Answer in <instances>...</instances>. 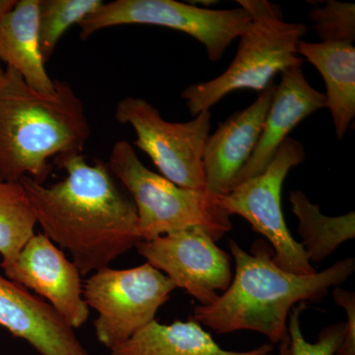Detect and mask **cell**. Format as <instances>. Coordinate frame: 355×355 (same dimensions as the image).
Segmentation results:
<instances>
[{"instance_id": "cell-1", "label": "cell", "mask_w": 355, "mask_h": 355, "mask_svg": "<svg viewBox=\"0 0 355 355\" xmlns=\"http://www.w3.org/2000/svg\"><path fill=\"white\" fill-rule=\"evenodd\" d=\"M55 162L67 171L62 181L50 187L29 176L19 181L37 223L69 252L81 275L108 268L141 241L135 203L119 188L108 163L96 159L88 164L83 153L62 154Z\"/></svg>"}, {"instance_id": "cell-2", "label": "cell", "mask_w": 355, "mask_h": 355, "mask_svg": "<svg viewBox=\"0 0 355 355\" xmlns=\"http://www.w3.org/2000/svg\"><path fill=\"white\" fill-rule=\"evenodd\" d=\"M229 247L235 261L232 282L214 303L197 306L193 319L217 334L256 331L272 345L288 338L287 322L294 306L320 300L355 270V260L349 258L323 272L296 275L273 263L272 248L263 240L254 243L251 254L233 240Z\"/></svg>"}, {"instance_id": "cell-3", "label": "cell", "mask_w": 355, "mask_h": 355, "mask_svg": "<svg viewBox=\"0 0 355 355\" xmlns=\"http://www.w3.org/2000/svg\"><path fill=\"white\" fill-rule=\"evenodd\" d=\"M51 94L30 87L6 67L0 78V178L24 176L43 184L51 172L49 159L83 153L90 125L80 98L65 81L55 80Z\"/></svg>"}, {"instance_id": "cell-4", "label": "cell", "mask_w": 355, "mask_h": 355, "mask_svg": "<svg viewBox=\"0 0 355 355\" xmlns=\"http://www.w3.org/2000/svg\"><path fill=\"white\" fill-rule=\"evenodd\" d=\"M237 2L251 16V25L240 37L235 58L223 73L205 83L191 84L182 92L193 116L210 111L235 91L251 89L263 92L277 73L303 64L297 46L307 33V26L287 22L280 7L268 0Z\"/></svg>"}, {"instance_id": "cell-5", "label": "cell", "mask_w": 355, "mask_h": 355, "mask_svg": "<svg viewBox=\"0 0 355 355\" xmlns=\"http://www.w3.org/2000/svg\"><path fill=\"white\" fill-rule=\"evenodd\" d=\"M108 165L132 196L144 241L190 227L205 229L218 241L232 228L230 216L207 191L181 188L151 171L125 140L114 144Z\"/></svg>"}, {"instance_id": "cell-6", "label": "cell", "mask_w": 355, "mask_h": 355, "mask_svg": "<svg viewBox=\"0 0 355 355\" xmlns=\"http://www.w3.org/2000/svg\"><path fill=\"white\" fill-rule=\"evenodd\" d=\"M174 289L171 280L147 261L127 270H97L83 286L86 304L98 313L96 338L109 350L123 345L155 320Z\"/></svg>"}, {"instance_id": "cell-7", "label": "cell", "mask_w": 355, "mask_h": 355, "mask_svg": "<svg viewBox=\"0 0 355 355\" xmlns=\"http://www.w3.org/2000/svg\"><path fill=\"white\" fill-rule=\"evenodd\" d=\"M302 144L288 137L280 146L270 164L259 176L247 180L217 198L216 205L229 216L236 214L251 224L272 244L273 263L296 275L316 273L300 243L292 237L284 220L282 190L292 168L304 162Z\"/></svg>"}, {"instance_id": "cell-8", "label": "cell", "mask_w": 355, "mask_h": 355, "mask_svg": "<svg viewBox=\"0 0 355 355\" xmlns=\"http://www.w3.org/2000/svg\"><path fill=\"white\" fill-rule=\"evenodd\" d=\"M251 22V16L242 7L212 10L175 0H116L103 3L78 26L83 40L119 25L169 28L198 40L209 60L218 62Z\"/></svg>"}, {"instance_id": "cell-9", "label": "cell", "mask_w": 355, "mask_h": 355, "mask_svg": "<svg viewBox=\"0 0 355 355\" xmlns=\"http://www.w3.org/2000/svg\"><path fill=\"white\" fill-rule=\"evenodd\" d=\"M116 121L135 130V146L150 157L162 176L181 188L205 191L203 153L211 128V113L193 120H164L146 99L127 97L116 105Z\"/></svg>"}, {"instance_id": "cell-10", "label": "cell", "mask_w": 355, "mask_h": 355, "mask_svg": "<svg viewBox=\"0 0 355 355\" xmlns=\"http://www.w3.org/2000/svg\"><path fill=\"white\" fill-rule=\"evenodd\" d=\"M147 263L202 305L214 303L233 279L230 256L205 229L190 227L135 245Z\"/></svg>"}, {"instance_id": "cell-11", "label": "cell", "mask_w": 355, "mask_h": 355, "mask_svg": "<svg viewBox=\"0 0 355 355\" xmlns=\"http://www.w3.org/2000/svg\"><path fill=\"white\" fill-rule=\"evenodd\" d=\"M3 272L7 279L48 300L73 330L87 322L90 312L83 298L81 273L46 235L35 234Z\"/></svg>"}, {"instance_id": "cell-12", "label": "cell", "mask_w": 355, "mask_h": 355, "mask_svg": "<svg viewBox=\"0 0 355 355\" xmlns=\"http://www.w3.org/2000/svg\"><path fill=\"white\" fill-rule=\"evenodd\" d=\"M275 84L268 86L258 99L235 113L209 135L203 153L205 191L214 198L226 195L236 177L247 164L263 132Z\"/></svg>"}, {"instance_id": "cell-13", "label": "cell", "mask_w": 355, "mask_h": 355, "mask_svg": "<svg viewBox=\"0 0 355 355\" xmlns=\"http://www.w3.org/2000/svg\"><path fill=\"white\" fill-rule=\"evenodd\" d=\"M0 326L40 355H90L73 329L46 301L1 275Z\"/></svg>"}, {"instance_id": "cell-14", "label": "cell", "mask_w": 355, "mask_h": 355, "mask_svg": "<svg viewBox=\"0 0 355 355\" xmlns=\"http://www.w3.org/2000/svg\"><path fill=\"white\" fill-rule=\"evenodd\" d=\"M324 93L310 85L302 64L284 70L280 83L275 86L253 155L236 177L232 189L265 172L291 130L310 114L324 108Z\"/></svg>"}, {"instance_id": "cell-15", "label": "cell", "mask_w": 355, "mask_h": 355, "mask_svg": "<svg viewBox=\"0 0 355 355\" xmlns=\"http://www.w3.org/2000/svg\"><path fill=\"white\" fill-rule=\"evenodd\" d=\"M40 0H19L0 16V60L43 94L55 91L39 44Z\"/></svg>"}, {"instance_id": "cell-16", "label": "cell", "mask_w": 355, "mask_h": 355, "mask_svg": "<svg viewBox=\"0 0 355 355\" xmlns=\"http://www.w3.org/2000/svg\"><path fill=\"white\" fill-rule=\"evenodd\" d=\"M297 53L323 76L326 85L324 108L330 111L336 137L343 139L355 116L354 44L300 41Z\"/></svg>"}, {"instance_id": "cell-17", "label": "cell", "mask_w": 355, "mask_h": 355, "mask_svg": "<svg viewBox=\"0 0 355 355\" xmlns=\"http://www.w3.org/2000/svg\"><path fill=\"white\" fill-rule=\"evenodd\" d=\"M272 343L246 352L222 349L195 320L170 324L156 320L107 355H270Z\"/></svg>"}, {"instance_id": "cell-18", "label": "cell", "mask_w": 355, "mask_h": 355, "mask_svg": "<svg viewBox=\"0 0 355 355\" xmlns=\"http://www.w3.org/2000/svg\"><path fill=\"white\" fill-rule=\"evenodd\" d=\"M292 211L299 220L298 233L308 261H323L343 243L355 237V214L326 216L319 205L310 202L304 193L291 191L289 196Z\"/></svg>"}, {"instance_id": "cell-19", "label": "cell", "mask_w": 355, "mask_h": 355, "mask_svg": "<svg viewBox=\"0 0 355 355\" xmlns=\"http://www.w3.org/2000/svg\"><path fill=\"white\" fill-rule=\"evenodd\" d=\"M37 219L20 182L0 181V254L2 270L12 266L35 236Z\"/></svg>"}, {"instance_id": "cell-20", "label": "cell", "mask_w": 355, "mask_h": 355, "mask_svg": "<svg viewBox=\"0 0 355 355\" xmlns=\"http://www.w3.org/2000/svg\"><path fill=\"white\" fill-rule=\"evenodd\" d=\"M103 3L102 0H40L39 44L44 64L55 53L62 35Z\"/></svg>"}, {"instance_id": "cell-21", "label": "cell", "mask_w": 355, "mask_h": 355, "mask_svg": "<svg viewBox=\"0 0 355 355\" xmlns=\"http://www.w3.org/2000/svg\"><path fill=\"white\" fill-rule=\"evenodd\" d=\"M321 43L354 44L355 40V6L354 3L329 0L323 7L309 12Z\"/></svg>"}, {"instance_id": "cell-22", "label": "cell", "mask_w": 355, "mask_h": 355, "mask_svg": "<svg viewBox=\"0 0 355 355\" xmlns=\"http://www.w3.org/2000/svg\"><path fill=\"white\" fill-rule=\"evenodd\" d=\"M305 309V303H299L292 308L287 322L289 336V355H334L345 335V323L330 324L321 331L316 343L305 340L300 328V314Z\"/></svg>"}, {"instance_id": "cell-23", "label": "cell", "mask_w": 355, "mask_h": 355, "mask_svg": "<svg viewBox=\"0 0 355 355\" xmlns=\"http://www.w3.org/2000/svg\"><path fill=\"white\" fill-rule=\"evenodd\" d=\"M334 301L347 313L345 335L334 355H355V294L336 286L333 291Z\"/></svg>"}, {"instance_id": "cell-24", "label": "cell", "mask_w": 355, "mask_h": 355, "mask_svg": "<svg viewBox=\"0 0 355 355\" xmlns=\"http://www.w3.org/2000/svg\"><path fill=\"white\" fill-rule=\"evenodd\" d=\"M16 0H0V16L6 13L7 10L11 8L15 4ZM4 69L1 67V60H0V78L3 74Z\"/></svg>"}, {"instance_id": "cell-25", "label": "cell", "mask_w": 355, "mask_h": 355, "mask_svg": "<svg viewBox=\"0 0 355 355\" xmlns=\"http://www.w3.org/2000/svg\"><path fill=\"white\" fill-rule=\"evenodd\" d=\"M279 355H289V336L279 343Z\"/></svg>"}, {"instance_id": "cell-26", "label": "cell", "mask_w": 355, "mask_h": 355, "mask_svg": "<svg viewBox=\"0 0 355 355\" xmlns=\"http://www.w3.org/2000/svg\"><path fill=\"white\" fill-rule=\"evenodd\" d=\"M0 181H1V178H0Z\"/></svg>"}]
</instances>
